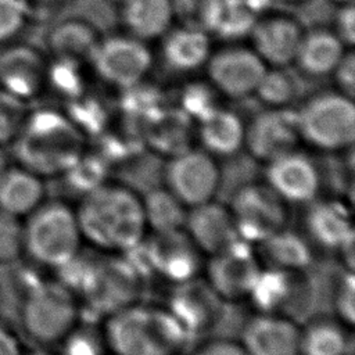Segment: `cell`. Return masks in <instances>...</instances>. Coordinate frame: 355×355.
I'll use <instances>...</instances> for the list:
<instances>
[{
    "mask_svg": "<svg viewBox=\"0 0 355 355\" xmlns=\"http://www.w3.org/2000/svg\"><path fill=\"white\" fill-rule=\"evenodd\" d=\"M31 14H32V19L36 17V14H39L42 10H47L49 7L55 6L60 0H25Z\"/></svg>",
    "mask_w": 355,
    "mask_h": 355,
    "instance_id": "obj_44",
    "label": "cell"
},
{
    "mask_svg": "<svg viewBox=\"0 0 355 355\" xmlns=\"http://www.w3.org/2000/svg\"><path fill=\"white\" fill-rule=\"evenodd\" d=\"M25 352L19 334L10 323L0 319V355H22Z\"/></svg>",
    "mask_w": 355,
    "mask_h": 355,
    "instance_id": "obj_43",
    "label": "cell"
},
{
    "mask_svg": "<svg viewBox=\"0 0 355 355\" xmlns=\"http://www.w3.org/2000/svg\"><path fill=\"white\" fill-rule=\"evenodd\" d=\"M300 143L297 114L290 107H266L245 123L244 150L263 165L300 148Z\"/></svg>",
    "mask_w": 355,
    "mask_h": 355,
    "instance_id": "obj_11",
    "label": "cell"
},
{
    "mask_svg": "<svg viewBox=\"0 0 355 355\" xmlns=\"http://www.w3.org/2000/svg\"><path fill=\"white\" fill-rule=\"evenodd\" d=\"M147 230L154 234L183 230L187 207L164 186L141 196Z\"/></svg>",
    "mask_w": 355,
    "mask_h": 355,
    "instance_id": "obj_30",
    "label": "cell"
},
{
    "mask_svg": "<svg viewBox=\"0 0 355 355\" xmlns=\"http://www.w3.org/2000/svg\"><path fill=\"white\" fill-rule=\"evenodd\" d=\"M101 327L111 355H175L190 340L166 305L140 301L108 313Z\"/></svg>",
    "mask_w": 355,
    "mask_h": 355,
    "instance_id": "obj_3",
    "label": "cell"
},
{
    "mask_svg": "<svg viewBox=\"0 0 355 355\" xmlns=\"http://www.w3.org/2000/svg\"><path fill=\"white\" fill-rule=\"evenodd\" d=\"M83 237L75 208L60 200H46L24 219V255L39 266L58 270L75 261Z\"/></svg>",
    "mask_w": 355,
    "mask_h": 355,
    "instance_id": "obj_4",
    "label": "cell"
},
{
    "mask_svg": "<svg viewBox=\"0 0 355 355\" xmlns=\"http://www.w3.org/2000/svg\"><path fill=\"white\" fill-rule=\"evenodd\" d=\"M92 64L108 85L130 89L148 73L153 57L146 42L130 35L112 36L100 40Z\"/></svg>",
    "mask_w": 355,
    "mask_h": 355,
    "instance_id": "obj_10",
    "label": "cell"
},
{
    "mask_svg": "<svg viewBox=\"0 0 355 355\" xmlns=\"http://www.w3.org/2000/svg\"><path fill=\"white\" fill-rule=\"evenodd\" d=\"M57 345L58 355H108L103 327L79 322Z\"/></svg>",
    "mask_w": 355,
    "mask_h": 355,
    "instance_id": "obj_32",
    "label": "cell"
},
{
    "mask_svg": "<svg viewBox=\"0 0 355 355\" xmlns=\"http://www.w3.org/2000/svg\"><path fill=\"white\" fill-rule=\"evenodd\" d=\"M24 257V220L0 211V265Z\"/></svg>",
    "mask_w": 355,
    "mask_h": 355,
    "instance_id": "obj_37",
    "label": "cell"
},
{
    "mask_svg": "<svg viewBox=\"0 0 355 355\" xmlns=\"http://www.w3.org/2000/svg\"><path fill=\"white\" fill-rule=\"evenodd\" d=\"M354 276L349 270L347 275H344L340 282L337 283V288L334 293V308H336V316L341 319L345 324L352 326L354 323Z\"/></svg>",
    "mask_w": 355,
    "mask_h": 355,
    "instance_id": "obj_39",
    "label": "cell"
},
{
    "mask_svg": "<svg viewBox=\"0 0 355 355\" xmlns=\"http://www.w3.org/2000/svg\"><path fill=\"white\" fill-rule=\"evenodd\" d=\"M83 243L104 254H128L147 239L143 198L132 187L101 182L75 208Z\"/></svg>",
    "mask_w": 355,
    "mask_h": 355,
    "instance_id": "obj_1",
    "label": "cell"
},
{
    "mask_svg": "<svg viewBox=\"0 0 355 355\" xmlns=\"http://www.w3.org/2000/svg\"><path fill=\"white\" fill-rule=\"evenodd\" d=\"M338 92L354 98L355 94V57L351 49H347L331 72Z\"/></svg>",
    "mask_w": 355,
    "mask_h": 355,
    "instance_id": "obj_40",
    "label": "cell"
},
{
    "mask_svg": "<svg viewBox=\"0 0 355 355\" xmlns=\"http://www.w3.org/2000/svg\"><path fill=\"white\" fill-rule=\"evenodd\" d=\"M183 230L197 250L207 257L241 240L229 205L218 202L216 198L189 208Z\"/></svg>",
    "mask_w": 355,
    "mask_h": 355,
    "instance_id": "obj_17",
    "label": "cell"
},
{
    "mask_svg": "<svg viewBox=\"0 0 355 355\" xmlns=\"http://www.w3.org/2000/svg\"><path fill=\"white\" fill-rule=\"evenodd\" d=\"M97 29L82 18H67L57 22L46 36L50 58L78 65L92 62L100 44Z\"/></svg>",
    "mask_w": 355,
    "mask_h": 355,
    "instance_id": "obj_22",
    "label": "cell"
},
{
    "mask_svg": "<svg viewBox=\"0 0 355 355\" xmlns=\"http://www.w3.org/2000/svg\"><path fill=\"white\" fill-rule=\"evenodd\" d=\"M147 250L150 266L162 277L178 284L197 277L200 255L184 230L154 234Z\"/></svg>",
    "mask_w": 355,
    "mask_h": 355,
    "instance_id": "obj_21",
    "label": "cell"
},
{
    "mask_svg": "<svg viewBox=\"0 0 355 355\" xmlns=\"http://www.w3.org/2000/svg\"><path fill=\"white\" fill-rule=\"evenodd\" d=\"M29 112L26 101L0 89V146H8L19 133Z\"/></svg>",
    "mask_w": 355,
    "mask_h": 355,
    "instance_id": "obj_36",
    "label": "cell"
},
{
    "mask_svg": "<svg viewBox=\"0 0 355 355\" xmlns=\"http://www.w3.org/2000/svg\"><path fill=\"white\" fill-rule=\"evenodd\" d=\"M200 148L226 159L244 150L245 122L233 111L216 107L198 121Z\"/></svg>",
    "mask_w": 355,
    "mask_h": 355,
    "instance_id": "obj_24",
    "label": "cell"
},
{
    "mask_svg": "<svg viewBox=\"0 0 355 355\" xmlns=\"http://www.w3.org/2000/svg\"><path fill=\"white\" fill-rule=\"evenodd\" d=\"M298 83L284 67H266L254 96L269 108H284L298 96Z\"/></svg>",
    "mask_w": 355,
    "mask_h": 355,
    "instance_id": "obj_31",
    "label": "cell"
},
{
    "mask_svg": "<svg viewBox=\"0 0 355 355\" xmlns=\"http://www.w3.org/2000/svg\"><path fill=\"white\" fill-rule=\"evenodd\" d=\"M175 355H183V352H180V354H175Z\"/></svg>",
    "mask_w": 355,
    "mask_h": 355,
    "instance_id": "obj_49",
    "label": "cell"
},
{
    "mask_svg": "<svg viewBox=\"0 0 355 355\" xmlns=\"http://www.w3.org/2000/svg\"><path fill=\"white\" fill-rule=\"evenodd\" d=\"M49 57L36 46L15 40L0 46V89L29 103L46 92Z\"/></svg>",
    "mask_w": 355,
    "mask_h": 355,
    "instance_id": "obj_12",
    "label": "cell"
},
{
    "mask_svg": "<svg viewBox=\"0 0 355 355\" xmlns=\"http://www.w3.org/2000/svg\"><path fill=\"white\" fill-rule=\"evenodd\" d=\"M44 180L18 164H8L0 176V211L24 220L47 200Z\"/></svg>",
    "mask_w": 355,
    "mask_h": 355,
    "instance_id": "obj_23",
    "label": "cell"
},
{
    "mask_svg": "<svg viewBox=\"0 0 355 355\" xmlns=\"http://www.w3.org/2000/svg\"><path fill=\"white\" fill-rule=\"evenodd\" d=\"M32 22L25 0H0V46L19 40Z\"/></svg>",
    "mask_w": 355,
    "mask_h": 355,
    "instance_id": "obj_35",
    "label": "cell"
},
{
    "mask_svg": "<svg viewBox=\"0 0 355 355\" xmlns=\"http://www.w3.org/2000/svg\"><path fill=\"white\" fill-rule=\"evenodd\" d=\"M15 164L43 179L62 176L83 155V136L78 125L54 108L29 110L10 144Z\"/></svg>",
    "mask_w": 355,
    "mask_h": 355,
    "instance_id": "obj_2",
    "label": "cell"
},
{
    "mask_svg": "<svg viewBox=\"0 0 355 355\" xmlns=\"http://www.w3.org/2000/svg\"><path fill=\"white\" fill-rule=\"evenodd\" d=\"M304 226L311 244L352 257L354 226L351 211L338 200H313L308 204Z\"/></svg>",
    "mask_w": 355,
    "mask_h": 355,
    "instance_id": "obj_19",
    "label": "cell"
},
{
    "mask_svg": "<svg viewBox=\"0 0 355 355\" xmlns=\"http://www.w3.org/2000/svg\"><path fill=\"white\" fill-rule=\"evenodd\" d=\"M18 313L24 334L40 347L58 344L80 322L78 295L51 279H37L24 288Z\"/></svg>",
    "mask_w": 355,
    "mask_h": 355,
    "instance_id": "obj_5",
    "label": "cell"
},
{
    "mask_svg": "<svg viewBox=\"0 0 355 355\" xmlns=\"http://www.w3.org/2000/svg\"><path fill=\"white\" fill-rule=\"evenodd\" d=\"M304 29L288 15L275 14L255 19L250 29L252 50L266 67H286L294 62Z\"/></svg>",
    "mask_w": 355,
    "mask_h": 355,
    "instance_id": "obj_20",
    "label": "cell"
},
{
    "mask_svg": "<svg viewBox=\"0 0 355 355\" xmlns=\"http://www.w3.org/2000/svg\"><path fill=\"white\" fill-rule=\"evenodd\" d=\"M223 304L205 279L194 277L175 284L166 308L191 336L212 327L222 315Z\"/></svg>",
    "mask_w": 355,
    "mask_h": 355,
    "instance_id": "obj_18",
    "label": "cell"
},
{
    "mask_svg": "<svg viewBox=\"0 0 355 355\" xmlns=\"http://www.w3.org/2000/svg\"><path fill=\"white\" fill-rule=\"evenodd\" d=\"M239 341L248 355H300V323L291 316L257 312L244 323Z\"/></svg>",
    "mask_w": 355,
    "mask_h": 355,
    "instance_id": "obj_16",
    "label": "cell"
},
{
    "mask_svg": "<svg viewBox=\"0 0 355 355\" xmlns=\"http://www.w3.org/2000/svg\"><path fill=\"white\" fill-rule=\"evenodd\" d=\"M205 65L214 89L233 98L254 94L266 69L252 49L241 46L226 47L211 54Z\"/></svg>",
    "mask_w": 355,
    "mask_h": 355,
    "instance_id": "obj_15",
    "label": "cell"
},
{
    "mask_svg": "<svg viewBox=\"0 0 355 355\" xmlns=\"http://www.w3.org/2000/svg\"><path fill=\"white\" fill-rule=\"evenodd\" d=\"M277 3H288V4H297V3H302V1H306V0H275Z\"/></svg>",
    "mask_w": 355,
    "mask_h": 355,
    "instance_id": "obj_47",
    "label": "cell"
},
{
    "mask_svg": "<svg viewBox=\"0 0 355 355\" xmlns=\"http://www.w3.org/2000/svg\"><path fill=\"white\" fill-rule=\"evenodd\" d=\"M333 32L345 47H352L355 42V8L352 3L340 4L334 17Z\"/></svg>",
    "mask_w": 355,
    "mask_h": 355,
    "instance_id": "obj_41",
    "label": "cell"
},
{
    "mask_svg": "<svg viewBox=\"0 0 355 355\" xmlns=\"http://www.w3.org/2000/svg\"><path fill=\"white\" fill-rule=\"evenodd\" d=\"M301 141L322 153H341L355 140L354 100L341 92H324L295 110Z\"/></svg>",
    "mask_w": 355,
    "mask_h": 355,
    "instance_id": "obj_6",
    "label": "cell"
},
{
    "mask_svg": "<svg viewBox=\"0 0 355 355\" xmlns=\"http://www.w3.org/2000/svg\"><path fill=\"white\" fill-rule=\"evenodd\" d=\"M223 0H172L173 14L179 15L183 25L209 32L216 29Z\"/></svg>",
    "mask_w": 355,
    "mask_h": 355,
    "instance_id": "obj_33",
    "label": "cell"
},
{
    "mask_svg": "<svg viewBox=\"0 0 355 355\" xmlns=\"http://www.w3.org/2000/svg\"><path fill=\"white\" fill-rule=\"evenodd\" d=\"M311 283L305 270H290L263 266L248 297L257 312L291 316L308 304Z\"/></svg>",
    "mask_w": 355,
    "mask_h": 355,
    "instance_id": "obj_14",
    "label": "cell"
},
{
    "mask_svg": "<svg viewBox=\"0 0 355 355\" xmlns=\"http://www.w3.org/2000/svg\"><path fill=\"white\" fill-rule=\"evenodd\" d=\"M212 90V85H189L182 96L183 110L200 121L218 107Z\"/></svg>",
    "mask_w": 355,
    "mask_h": 355,
    "instance_id": "obj_38",
    "label": "cell"
},
{
    "mask_svg": "<svg viewBox=\"0 0 355 355\" xmlns=\"http://www.w3.org/2000/svg\"><path fill=\"white\" fill-rule=\"evenodd\" d=\"M22 355H58L57 352H53L49 347H40L37 345L36 348L33 349H25V352Z\"/></svg>",
    "mask_w": 355,
    "mask_h": 355,
    "instance_id": "obj_45",
    "label": "cell"
},
{
    "mask_svg": "<svg viewBox=\"0 0 355 355\" xmlns=\"http://www.w3.org/2000/svg\"><path fill=\"white\" fill-rule=\"evenodd\" d=\"M208 258L205 282L219 298L223 302L248 300L263 268L255 247L240 240Z\"/></svg>",
    "mask_w": 355,
    "mask_h": 355,
    "instance_id": "obj_9",
    "label": "cell"
},
{
    "mask_svg": "<svg viewBox=\"0 0 355 355\" xmlns=\"http://www.w3.org/2000/svg\"><path fill=\"white\" fill-rule=\"evenodd\" d=\"M347 49L333 31L323 28L304 31L294 62L309 76L331 75Z\"/></svg>",
    "mask_w": 355,
    "mask_h": 355,
    "instance_id": "obj_27",
    "label": "cell"
},
{
    "mask_svg": "<svg viewBox=\"0 0 355 355\" xmlns=\"http://www.w3.org/2000/svg\"><path fill=\"white\" fill-rule=\"evenodd\" d=\"M331 1H334L336 4H347V3H352V0H331Z\"/></svg>",
    "mask_w": 355,
    "mask_h": 355,
    "instance_id": "obj_48",
    "label": "cell"
},
{
    "mask_svg": "<svg viewBox=\"0 0 355 355\" xmlns=\"http://www.w3.org/2000/svg\"><path fill=\"white\" fill-rule=\"evenodd\" d=\"M121 18L130 36L143 42L161 37L175 18L172 0H123Z\"/></svg>",
    "mask_w": 355,
    "mask_h": 355,
    "instance_id": "obj_28",
    "label": "cell"
},
{
    "mask_svg": "<svg viewBox=\"0 0 355 355\" xmlns=\"http://www.w3.org/2000/svg\"><path fill=\"white\" fill-rule=\"evenodd\" d=\"M8 158H7V155H6V151H4V147H1L0 146V176H1V173L4 172V169L8 166Z\"/></svg>",
    "mask_w": 355,
    "mask_h": 355,
    "instance_id": "obj_46",
    "label": "cell"
},
{
    "mask_svg": "<svg viewBox=\"0 0 355 355\" xmlns=\"http://www.w3.org/2000/svg\"><path fill=\"white\" fill-rule=\"evenodd\" d=\"M116 263L118 262H115V263L105 262V263H98L100 266H94L96 273L105 282V284H104V287H98L94 291L87 294V297H92L93 300H101L103 305L107 308L105 309L107 313H108V298L110 297H115V302H116L118 308H121L123 305H128L122 298H128L130 302L136 301V300H132L133 294H130V293H128L125 290H121L119 287H110L111 279H112L114 272L116 269ZM133 280H136V275H135V268L130 266V263H125L122 266L121 272L114 279L115 284H119V283H123V282H133Z\"/></svg>",
    "mask_w": 355,
    "mask_h": 355,
    "instance_id": "obj_34",
    "label": "cell"
},
{
    "mask_svg": "<svg viewBox=\"0 0 355 355\" xmlns=\"http://www.w3.org/2000/svg\"><path fill=\"white\" fill-rule=\"evenodd\" d=\"M227 205L240 239L254 247L290 222V205L263 180L241 184Z\"/></svg>",
    "mask_w": 355,
    "mask_h": 355,
    "instance_id": "obj_7",
    "label": "cell"
},
{
    "mask_svg": "<svg viewBox=\"0 0 355 355\" xmlns=\"http://www.w3.org/2000/svg\"><path fill=\"white\" fill-rule=\"evenodd\" d=\"M194 355H248L239 340L212 338L198 347Z\"/></svg>",
    "mask_w": 355,
    "mask_h": 355,
    "instance_id": "obj_42",
    "label": "cell"
},
{
    "mask_svg": "<svg viewBox=\"0 0 355 355\" xmlns=\"http://www.w3.org/2000/svg\"><path fill=\"white\" fill-rule=\"evenodd\" d=\"M220 184L219 159L200 147L179 150L165 164L164 187L187 208L215 200Z\"/></svg>",
    "mask_w": 355,
    "mask_h": 355,
    "instance_id": "obj_8",
    "label": "cell"
},
{
    "mask_svg": "<svg viewBox=\"0 0 355 355\" xmlns=\"http://www.w3.org/2000/svg\"><path fill=\"white\" fill-rule=\"evenodd\" d=\"M211 55V42L208 32L180 26L168 29L162 42V57L165 64L178 72H191L205 65Z\"/></svg>",
    "mask_w": 355,
    "mask_h": 355,
    "instance_id": "obj_25",
    "label": "cell"
},
{
    "mask_svg": "<svg viewBox=\"0 0 355 355\" xmlns=\"http://www.w3.org/2000/svg\"><path fill=\"white\" fill-rule=\"evenodd\" d=\"M262 266L290 270H305L312 261V244L306 236L288 226L257 244Z\"/></svg>",
    "mask_w": 355,
    "mask_h": 355,
    "instance_id": "obj_29",
    "label": "cell"
},
{
    "mask_svg": "<svg viewBox=\"0 0 355 355\" xmlns=\"http://www.w3.org/2000/svg\"><path fill=\"white\" fill-rule=\"evenodd\" d=\"M348 324L333 315H318L300 324V355H349Z\"/></svg>",
    "mask_w": 355,
    "mask_h": 355,
    "instance_id": "obj_26",
    "label": "cell"
},
{
    "mask_svg": "<svg viewBox=\"0 0 355 355\" xmlns=\"http://www.w3.org/2000/svg\"><path fill=\"white\" fill-rule=\"evenodd\" d=\"M263 182L290 207L308 205L319 197L322 173L318 164L297 148L268 162Z\"/></svg>",
    "mask_w": 355,
    "mask_h": 355,
    "instance_id": "obj_13",
    "label": "cell"
}]
</instances>
